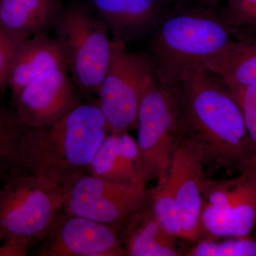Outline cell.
Masks as SVG:
<instances>
[{
    "label": "cell",
    "instance_id": "cell-23",
    "mask_svg": "<svg viewBox=\"0 0 256 256\" xmlns=\"http://www.w3.org/2000/svg\"><path fill=\"white\" fill-rule=\"evenodd\" d=\"M229 89L242 110L248 134L254 148L256 146V84Z\"/></svg>",
    "mask_w": 256,
    "mask_h": 256
},
{
    "label": "cell",
    "instance_id": "cell-2",
    "mask_svg": "<svg viewBox=\"0 0 256 256\" xmlns=\"http://www.w3.org/2000/svg\"><path fill=\"white\" fill-rule=\"evenodd\" d=\"M98 104H82L46 128H25L20 154L26 172L68 190L88 169L110 133Z\"/></svg>",
    "mask_w": 256,
    "mask_h": 256
},
{
    "label": "cell",
    "instance_id": "cell-22",
    "mask_svg": "<svg viewBox=\"0 0 256 256\" xmlns=\"http://www.w3.org/2000/svg\"><path fill=\"white\" fill-rule=\"evenodd\" d=\"M188 256H256V242L242 237L225 242L204 240L186 254Z\"/></svg>",
    "mask_w": 256,
    "mask_h": 256
},
{
    "label": "cell",
    "instance_id": "cell-7",
    "mask_svg": "<svg viewBox=\"0 0 256 256\" xmlns=\"http://www.w3.org/2000/svg\"><path fill=\"white\" fill-rule=\"evenodd\" d=\"M181 118L178 82H158L140 107L137 143L144 181L162 182L169 172Z\"/></svg>",
    "mask_w": 256,
    "mask_h": 256
},
{
    "label": "cell",
    "instance_id": "cell-10",
    "mask_svg": "<svg viewBox=\"0 0 256 256\" xmlns=\"http://www.w3.org/2000/svg\"><path fill=\"white\" fill-rule=\"evenodd\" d=\"M68 73L64 69L50 70L21 92L12 105L24 127H50L82 104L78 88Z\"/></svg>",
    "mask_w": 256,
    "mask_h": 256
},
{
    "label": "cell",
    "instance_id": "cell-5",
    "mask_svg": "<svg viewBox=\"0 0 256 256\" xmlns=\"http://www.w3.org/2000/svg\"><path fill=\"white\" fill-rule=\"evenodd\" d=\"M65 188L26 173L0 188V242L23 240L36 246L63 208Z\"/></svg>",
    "mask_w": 256,
    "mask_h": 256
},
{
    "label": "cell",
    "instance_id": "cell-26",
    "mask_svg": "<svg viewBox=\"0 0 256 256\" xmlns=\"http://www.w3.org/2000/svg\"><path fill=\"white\" fill-rule=\"evenodd\" d=\"M244 170L250 172L256 178V146H254L250 154V160Z\"/></svg>",
    "mask_w": 256,
    "mask_h": 256
},
{
    "label": "cell",
    "instance_id": "cell-18",
    "mask_svg": "<svg viewBox=\"0 0 256 256\" xmlns=\"http://www.w3.org/2000/svg\"><path fill=\"white\" fill-rule=\"evenodd\" d=\"M203 66L230 88L256 84V40L230 41L218 52L204 58Z\"/></svg>",
    "mask_w": 256,
    "mask_h": 256
},
{
    "label": "cell",
    "instance_id": "cell-6",
    "mask_svg": "<svg viewBox=\"0 0 256 256\" xmlns=\"http://www.w3.org/2000/svg\"><path fill=\"white\" fill-rule=\"evenodd\" d=\"M110 46L98 104L110 132H128L138 129L140 107L158 80L148 54L130 52L126 44L114 40Z\"/></svg>",
    "mask_w": 256,
    "mask_h": 256
},
{
    "label": "cell",
    "instance_id": "cell-14",
    "mask_svg": "<svg viewBox=\"0 0 256 256\" xmlns=\"http://www.w3.org/2000/svg\"><path fill=\"white\" fill-rule=\"evenodd\" d=\"M56 69L68 70V66L54 37L44 34L20 42L8 72V89L12 102L33 80Z\"/></svg>",
    "mask_w": 256,
    "mask_h": 256
},
{
    "label": "cell",
    "instance_id": "cell-15",
    "mask_svg": "<svg viewBox=\"0 0 256 256\" xmlns=\"http://www.w3.org/2000/svg\"><path fill=\"white\" fill-rule=\"evenodd\" d=\"M88 174L104 180L146 184L137 141L128 132H110L99 146Z\"/></svg>",
    "mask_w": 256,
    "mask_h": 256
},
{
    "label": "cell",
    "instance_id": "cell-1",
    "mask_svg": "<svg viewBox=\"0 0 256 256\" xmlns=\"http://www.w3.org/2000/svg\"><path fill=\"white\" fill-rule=\"evenodd\" d=\"M178 85V134L201 153L206 176L234 166L244 170L252 146L242 110L230 89L202 63L185 72Z\"/></svg>",
    "mask_w": 256,
    "mask_h": 256
},
{
    "label": "cell",
    "instance_id": "cell-21",
    "mask_svg": "<svg viewBox=\"0 0 256 256\" xmlns=\"http://www.w3.org/2000/svg\"><path fill=\"white\" fill-rule=\"evenodd\" d=\"M220 18L232 30L238 33L256 34V0H226Z\"/></svg>",
    "mask_w": 256,
    "mask_h": 256
},
{
    "label": "cell",
    "instance_id": "cell-20",
    "mask_svg": "<svg viewBox=\"0 0 256 256\" xmlns=\"http://www.w3.org/2000/svg\"><path fill=\"white\" fill-rule=\"evenodd\" d=\"M154 216L170 235L181 238L182 227L178 206L166 178L150 191L149 198Z\"/></svg>",
    "mask_w": 256,
    "mask_h": 256
},
{
    "label": "cell",
    "instance_id": "cell-11",
    "mask_svg": "<svg viewBox=\"0 0 256 256\" xmlns=\"http://www.w3.org/2000/svg\"><path fill=\"white\" fill-rule=\"evenodd\" d=\"M256 224V178L245 170L226 180L216 197L215 206L202 202V230L215 237L242 238Z\"/></svg>",
    "mask_w": 256,
    "mask_h": 256
},
{
    "label": "cell",
    "instance_id": "cell-19",
    "mask_svg": "<svg viewBox=\"0 0 256 256\" xmlns=\"http://www.w3.org/2000/svg\"><path fill=\"white\" fill-rule=\"evenodd\" d=\"M25 128L14 110L0 104V182L26 174L20 154V146Z\"/></svg>",
    "mask_w": 256,
    "mask_h": 256
},
{
    "label": "cell",
    "instance_id": "cell-25",
    "mask_svg": "<svg viewBox=\"0 0 256 256\" xmlns=\"http://www.w3.org/2000/svg\"><path fill=\"white\" fill-rule=\"evenodd\" d=\"M32 246L23 240H12L0 242V256H24Z\"/></svg>",
    "mask_w": 256,
    "mask_h": 256
},
{
    "label": "cell",
    "instance_id": "cell-17",
    "mask_svg": "<svg viewBox=\"0 0 256 256\" xmlns=\"http://www.w3.org/2000/svg\"><path fill=\"white\" fill-rule=\"evenodd\" d=\"M62 0H0V28L16 43L52 28Z\"/></svg>",
    "mask_w": 256,
    "mask_h": 256
},
{
    "label": "cell",
    "instance_id": "cell-3",
    "mask_svg": "<svg viewBox=\"0 0 256 256\" xmlns=\"http://www.w3.org/2000/svg\"><path fill=\"white\" fill-rule=\"evenodd\" d=\"M233 33L210 9L166 15L148 38L158 82H180L185 72L229 43Z\"/></svg>",
    "mask_w": 256,
    "mask_h": 256
},
{
    "label": "cell",
    "instance_id": "cell-24",
    "mask_svg": "<svg viewBox=\"0 0 256 256\" xmlns=\"http://www.w3.org/2000/svg\"><path fill=\"white\" fill-rule=\"evenodd\" d=\"M18 44L0 28V98L8 89V72Z\"/></svg>",
    "mask_w": 256,
    "mask_h": 256
},
{
    "label": "cell",
    "instance_id": "cell-16",
    "mask_svg": "<svg viewBox=\"0 0 256 256\" xmlns=\"http://www.w3.org/2000/svg\"><path fill=\"white\" fill-rule=\"evenodd\" d=\"M119 234L124 256H178L174 237L156 220L149 200L120 227Z\"/></svg>",
    "mask_w": 256,
    "mask_h": 256
},
{
    "label": "cell",
    "instance_id": "cell-27",
    "mask_svg": "<svg viewBox=\"0 0 256 256\" xmlns=\"http://www.w3.org/2000/svg\"><path fill=\"white\" fill-rule=\"evenodd\" d=\"M202 5L205 6H212L218 3L220 0H200Z\"/></svg>",
    "mask_w": 256,
    "mask_h": 256
},
{
    "label": "cell",
    "instance_id": "cell-12",
    "mask_svg": "<svg viewBox=\"0 0 256 256\" xmlns=\"http://www.w3.org/2000/svg\"><path fill=\"white\" fill-rule=\"evenodd\" d=\"M206 176L202 154L178 133L166 180L178 206L181 238L186 240H196L202 232V194Z\"/></svg>",
    "mask_w": 256,
    "mask_h": 256
},
{
    "label": "cell",
    "instance_id": "cell-9",
    "mask_svg": "<svg viewBox=\"0 0 256 256\" xmlns=\"http://www.w3.org/2000/svg\"><path fill=\"white\" fill-rule=\"evenodd\" d=\"M38 256H124L118 227L60 210L36 245Z\"/></svg>",
    "mask_w": 256,
    "mask_h": 256
},
{
    "label": "cell",
    "instance_id": "cell-13",
    "mask_svg": "<svg viewBox=\"0 0 256 256\" xmlns=\"http://www.w3.org/2000/svg\"><path fill=\"white\" fill-rule=\"evenodd\" d=\"M108 28L114 41H140L154 31L166 16L162 0H85Z\"/></svg>",
    "mask_w": 256,
    "mask_h": 256
},
{
    "label": "cell",
    "instance_id": "cell-4",
    "mask_svg": "<svg viewBox=\"0 0 256 256\" xmlns=\"http://www.w3.org/2000/svg\"><path fill=\"white\" fill-rule=\"evenodd\" d=\"M52 30L79 92L98 96L110 56L107 25L86 2L70 0L62 3Z\"/></svg>",
    "mask_w": 256,
    "mask_h": 256
},
{
    "label": "cell",
    "instance_id": "cell-28",
    "mask_svg": "<svg viewBox=\"0 0 256 256\" xmlns=\"http://www.w3.org/2000/svg\"><path fill=\"white\" fill-rule=\"evenodd\" d=\"M163 2H164L165 4H168L170 3L176 1V0H162Z\"/></svg>",
    "mask_w": 256,
    "mask_h": 256
},
{
    "label": "cell",
    "instance_id": "cell-8",
    "mask_svg": "<svg viewBox=\"0 0 256 256\" xmlns=\"http://www.w3.org/2000/svg\"><path fill=\"white\" fill-rule=\"evenodd\" d=\"M146 184L118 182L86 174L66 192L63 212L120 227L149 200Z\"/></svg>",
    "mask_w": 256,
    "mask_h": 256
}]
</instances>
